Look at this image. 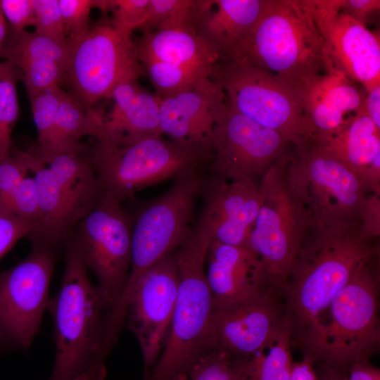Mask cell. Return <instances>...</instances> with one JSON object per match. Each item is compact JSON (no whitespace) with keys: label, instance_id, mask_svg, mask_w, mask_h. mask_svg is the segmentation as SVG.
I'll return each instance as SVG.
<instances>
[{"label":"cell","instance_id":"obj_1","mask_svg":"<svg viewBox=\"0 0 380 380\" xmlns=\"http://www.w3.org/2000/svg\"><path fill=\"white\" fill-rule=\"evenodd\" d=\"M376 239L360 224L308 227L282 296L293 336L326 309L362 265L379 256Z\"/></svg>","mask_w":380,"mask_h":380},{"label":"cell","instance_id":"obj_2","mask_svg":"<svg viewBox=\"0 0 380 380\" xmlns=\"http://www.w3.org/2000/svg\"><path fill=\"white\" fill-rule=\"evenodd\" d=\"M229 61L261 69L302 95L334 71L311 0H265L258 23Z\"/></svg>","mask_w":380,"mask_h":380},{"label":"cell","instance_id":"obj_3","mask_svg":"<svg viewBox=\"0 0 380 380\" xmlns=\"http://www.w3.org/2000/svg\"><path fill=\"white\" fill-rule=\"evenodd\" d=\"M66 241L61 285L46 308L56 342L49 380H105L103 343L110 311L74 246Z\"/></svg>","mask_w":380,"mask_h":380},{"label":"cell","instance_id":"obj_4","mask_svg":"<svg viewBox=\"0 0 380 380\" xmlns=\"http://www.w3.org/2000/svg\"><path fill=\"white\" fill-rule=\"evenodd\" d=\"M372 258L362 265L326 309L298 336L304 357L346 373L369 360L380 343L379 273Z\"/></svg>","mask_w":380,"mask_h":380},{"label":"cell","instance_id":"obj_5","mask_svg":"<svg viewBox=\"0 0 380 380\" xmlns=\"http://www.w3.org/2000/svg\"><path fill=\"white\" fill-rule=\"evenodd\" d=\"M210 240L195 228L175 251L178 287L165 345L146 380H175L213 350L215 310L205 274Z\"/></svg>","mask_w":380,"mask_h":380},{"label":"cell","instance_id":"obj_6","mask_svg":"<svg viewBox=\"0 0 380 380\" xmlns=\"http://www.w3.org/2000/svg\"><path fill=\"white\" fill-rule=\"evenodd\" d=\"M284 176L310 224L362 226L368 204L379 194L360 175L309 144L289 152Z\"/></svg>","mask_w":380,"mask_h":380},{"label":"cell","instance_id":"obj_7","mask_svg":"<svg viewBox=\"0 0 380 380\" xmlns=\"http://www.w3.org/2000/svg\"><path fill=\"white\" fill-rule=\"evenodd\" d=\"M86 157L101 194L120 202L144 188L203 171L212 159L162 134L126 143L96 140Z\"/></svg>","mask_w":380,"mask_h":380},{"label":"cell","instance_id":"obj_8","mask_svg":"<svg viewBox=\"0 0 380 380\" xmlns=\"http://www.w3.org/2000/svg\"><path fill=\"white\" fill-rule=\"evenodd\" d=\"M68 58L60 87L87 110L110 97L120 84L144 75L137 45L103 14L84 34L68 39Z\"/></svg>","mask_w":380,"mask_h":380},{"label":"cell","instance_id":"obj_9","mask_svg":"<svg viewBox=\"0 0 380 380\" xmlns=\"http://www.w3.org/2000/svg\"><path fill=\"white\" fill-rule=\"evenodd\" d=\"M205 175L196 172L174 180L167 191L146 203L132 217L131 266L122 294L113 308L118 318L126 316L139 278L184 241Z\"/></svg>","mask_w":380,"mask_h":380},{"label":"cell","instance_id":"obj_10","mask_svg":"<svg viewBox=\"0 0 380 380\" xmlns=\"http://www.w3.org/2000/svg\"><path fill=\"white\" fill-rule=\"evenodd\" d=\"M210 79L234 110L279 133L295 147L308 144L303 95L298 91L261 69L234 61L219 62Z\"/></svg>","mask_w":380,"mask_h":380},{"label":"cell","instance_id":"obj_11","mask_svg":"<svg viewBox=\"0 0 380 380\" xmlns=\"http://www.w3.org/2000/svg\"><path fill=\"white\" fill-rule=\"evenodd\" d=\"M287 154L263 175L258 186L260 207L244 246L262 262L270 287L281 296L303 236L310 225L284 179V164Z\"/></svg>","mask_w":380,"mask_h":380},{"label":"cell","instance_id":"obj_12","mask_svg":"<svg viewBox=\"0 0 380 380\" xmlns=\"http://www.w3.org/2000/svg\"><path fill=\"white\" fill-rule=\"evenodd\" d=\"M132 217L114 197L101 194L68 239L96 275L110 313L127 284L131 266ZM110 315V314H109Z\"/></svg>","mask_w":380,"mask_h":380},{"label":"cell","instance_id":"obj_13","mask_svg":"<svg viewBox=\"0 0 380 380\" xmlns=\"http://www.w3.org/2000/svg\"><path fill=\"white\" fill-rule=\"evenodd\" d=\"M54 249L34 246L15 266L0 272V346L26 350L39 331L50 298Z\"/></svg>","mask_w":380,"mask_h":380},{"label":"cell","instance_id":"obj_14","mask_svg":"<svg viewBox=\"0 0 380 380\" xmlns=\"http://www.w3.org/2000/svg\"><path fill=\"white\" fill-rule=\"evenodd\" d=\"M289 144L279 133L237 113L227 103L213 127V157L207 168L213 176L227 181L254 182L289 153Z\"/></svg>","mask_w":380,"mask_h":380},{"label":"cell","instance_id":"obj_15","mask_svg":"<svg viewBox=\"0 0 380 380\" xmlns=\"http://www.w3.org/2000/svg\"><path fill=\"white\" fill-rule=\"evenodd\" d=\"M177 287L174 251L146 271L132 290L125 320L141 348L143 380L148 378L167 341Z\"/></svg>","mask_w":380,"mask_h":380},{"label":"cell","instance_id":"obj_16","mask_svg":"<svg viewBox=\"0 0 380 380\" xmlns=\"http://www.w3.org/2000/svg\"><path fill=\"white\" fill-rule=\"evenodd\" d=\"M332 69L366 91L380 84L379 34L341 11L342 0H311Z\"/></svg>","mask_w":380,"mask_h":380},{"label":"cell","instance_id":"obj_17","mask_svg":"<svg viewBox=\"0 0 380 380\" xmlns=\"http://www.w3.org/2000/svg\"><path fill=\"white\" fill-rule=\"evenodd\" d=\"M200 196L203 203L197 232L210 242L244 246L261 204L255 182L205 177Z\"/></svg>","mask_w":380,"mask_h":380},{"label":"cell","instance_id":"obj_18","mask_svg":"<svg viewBox=\"0 0 380 380\" xmlns=\"http://www.w3.org/2000/svg\"><path fill=\"white\" fill-rule=\"evenodd\" d=\"M280 295L266 291L252 298L215 308L213 350L234 359L248 357L270 338L286 316Z\"/></svg>","mask_w":380,"mask_h":380},{"label":"cell","instance_id":"obj_19","mask_svg":"<svg viewBox=\"0 0 380 380\" xmlns=\"http://www.w3.org/2000/svg\"><path fill=\"white\" fill-rule=\"evenodd\" d=\"M227 106L221 87L210 77L174 95L161 99L162 135L180 145L213 157L210 137L214 125Z\"/></svg>","mask_w":380,"mask_h":380},{"label":"cell","instance_id":"obj_20","mask_svg":"<svg viewBox=\"0 0 380 380\" xmlns=\"http://www.w3.org/2000/svg\"><path fill=\"white\" fill-rule=\"evenodd\" d=\"M205 267L215 308L274 290L262 262L245 246L210 242Z\"/></svg>","mask_w":380,"mask_h":380},{"label":"cell","instance_id":"obj_21","mask_svg":"<svg viewBox=\"0 0 380 380\" xmlns=\"http://www.w3.org/2000/svg\"><path fill=\"white\" fill-rule=\"evenodd\" d=\"M265 4V0H193L188 20L224 62L252 31Z\"/></svg>","mask_w":380,"mask_h":380},{"label":"cell","instance_id":"obj_22","mask_svg":"<svg viewBox=\"0 0 380 380\" xmlns=\"http://www.w3.org/2000/svg\"><path fill=\"white\" fill-rule=\"evenodd\" d=\"M0 58L17 69L30 99L45 89L60 85L68 58V44L34 31L9 27Z\"/></svg>","mask_w":380,"mask_h":380},{"label":"cell","instance_id":"obj_23","mask_svg":"<svg viewBox=\"0 0 380 380\" xmlns=\"http://www.w3.org/2000/svg\"><path fill=\"white\" fill-rule=\"evenodd\" d=\"M365 99L355 83L340 72L318 78L303 94L308 144H319L334 134L349 115L365 108Z\"/></svg>","mask_w":380,"mask_h":380},{"label":"cell","instance_id":"obj_24","mask_svg":"<svg viewBox=\"0 0 380 380\" xmlns=\"http://www.w3.org/2000/svg\"><path fill=\"white\" fill-rule=\"evenodd\" d=\"M113 103L103 115L101 136L97 141L126 143L161 135V99L142 87L138 80L125 81L112 91Z\"/></svg>","mask_w":380,"mask_h":380},{"label":"cell","instance_id":"obj_25","mask_svg":"<svg viewBox=\"0 0 380 380\" xmlns=\"http://www.w3.org/2000/svg\"><path fill=\"white\" fill-rule=\"evenodd\" d=\"M189 9L158 30L143 33L136 43L139 59L160 61L210 77L220 58L191 25Z\"/></svg>","mask_w":380,"mask_h":380},{"label":"cell","instance_id":"obj_26","mask_svg":"<svg viewBox=\"0 0 380 380\" xmlns=\"http://www.w3.org/2000/svg\"><path fill=\"white\" fill-rule=\"evenodd\" d=\"M56 180L74 228L96 205L101 191L95 172L86 155L76 153H39Z\"/></svg>","mask_w":380,"mask_h":380},{"label":"cell","instance_id":"obj_27","mask_svg":"<svg viewBox=\"0 0 380 380\" xmlns=\"http://www.w3.org/2000/svg\"><path fill=\"white\" fill-rule=\"evenodd\" d=\"M312 145L334 157L366 180L368 167L380 153V129L368 117L364 108L349 115L341 128L328 139Z\"/></svg>","mask_w":380,"mask_h":380},{"label":"cell","instance_id":"obj_28","mask_svg":"<svg viewBox=\"0 0 380 380\" xmlns=\"http://www.w3.org/2000/svg\"><path fill=\"white\" fill-rule=\"evenodd\" d=\"M293 327L286 315L268 340L252 355L242 358L240 380H290Z\"/></svg>","mask_w":380,"mask_h":380},{"label":"cell","instance_id":"obj_29","mask_svg":"<svg viewBox=\"0 0 380 380\" xmlns=\"http://www.w3.org/2000/svg\"><path fill=\"white\" fill-rule=\"evenodd\" d=\"M103 115L87 110L72 94L63 90L57 115V129L63 152L86 155L89 146L82 142L84 137L99 139Z\"/></svg>","mask_w":380,"mask_h":380},{"label":"cell","instance_id":"obj_30","mask_svg":"<svg viewBox=\"0 0 380 380\" xmlns=\"http://www.w3.org/2000/svg\"><path fill=\"white\" fill-rule=\"evenodd\" d=\"M63 90L60 86H54L30 99L37 130V144L32 150L37 153H63L57 129V115Z\"/></svg>","mask_w":380,"mask_h":380},{"label":"cell","instance_id":"obj_31","mask_svg":"<svg viewBox=\"0 0 380 380\" xmlns=\"http://www.w3.org/2000/svg\"><path fill=\"white\" fill-rule=\"evenodd\" d=\"M20 77L9 62L0 61V162L12 151L11 134L19 118L17 84Z\"/></svg>","mask_w":380,"mask_h":380},{"label":"cell","instance_id":"obj_32","mask_svg":"<svg viewBox=\"0 0 380 380\" xmlns=\"http://www.w3.org/2000/svg\"><path fill=\"white\" fill-rule=\"evenodd\" d=\"M144 71L155 89V94L163 99L189 89L210 77L182 66L153 59H139Z\"/></svg>","mask_w":380,"mask_h":380},{"label":"cell","instance_id":"obj_33","mask_svg":"<svg viewBox=\"0 0 380 380\" xmlns=\"http://www.w3.org/2000/svg\"><path fill=\"white\" fill-rule=\"evenodd\" d=\"M149 0H96V8L110 19L119 31L132 35L139 29L148 14Z\"/></svg>","mask_w":380,"mask_h":380},{"label":"cell","instance_id":"obj_34","mask_svg":"<svg viewBox=\"0 0 380 380\" xmlns=\"http://www.w3.org/2000/svg\"><path fill=\"white\" fill-rule=\"evenodd\" d=\"M242 358L234 359L212 350L186 372L189 380H240Z\"/></svg>","mask_w":380,"mask_h":380},{"label":"cell","instance_id":"obj_35","mask_svg":"<svg viewBox=\"0 0 380 380\" xmlns=\"http://www.w3.org/2000/svg\"><path fill=\"white\" fill-rule=\"evenodd\" d=\"M1 205L32 224L34 230L40 220V210L33 176L27 175Z\"/></svg>","mask_w":380,"mask_h":380},{"label":"cell","instance_id":"obj_36","mask_svg":"<svg viewBox=\"0 0 380 380\" xmlns=\"http://www.w3.org/2000/svg\"><path fill=\"white\" fill-rule=\"evenodd\" d=\"M32 3L34 32L58 42L68 44L58 0H32Z\"/></svg>","mask_w":380,"mask_h":380},{"label":"cell","instance_id":"obj_37","mask_svg":"<svg viewBox=\"0 0 380 380\" xmlns=\"http://www.w3.org/2000/svg\"><path fill=\"white\" fill-rule=\"evenodd\" d=\"M30 151L12 149L11 156L0 162V204L30 172Z\"/></svg>","mask_w":380,"mask_h":380},{"label":"cell","instance_id":"obj_38","mask_svg":"<svg viewBox=\"0 0 380 380\" xmlns=\"http://www.w3.org/2000/svg\"><path fill=\"white\" fill-rule=\"evenodd\" d=\"M58 4L68 39L87 32L96 0H58Z\"/></svg>","mask_w":380,"mask_h":380},{"label":"cell","instance_id":"obj_39","mask_svg":"<svg viewBox=\"0 0 380 380\" xmlns=\"http://www.w3.org/2000/svg\"><path fill=\"white\" fill-rule=\"evenodd\" d=\"M192 0H149L147 17L139 28L143 32H153L185 11Z\"/></svg>","mask_w":380,"mask_h":380},{"label":"cell","instance_id":"obj_40","mask_svg":"<svg viewBox=\"0 0 380 380\" xmlns=\"http://www.w3.org/2000/svg\"><path fill=\"white\" fill-rule=\"evenodd\" d=\"M33 225L0 204V260L22 238L28 237Z\"/></svg>","mask_w":380,"mask_h":380},{"label":"cell","instance_id":"obj_41","mask_svg":"<svg viewBox=\"0 0 380 380\" xmlns=\"http://www.w3.org/2000/svg\"><path fill=\"white\" fill-rule=\"evenodd\" d=\"M0 8L11 29L25 30L33 26L34 14L32 0H0Z\"/></svg>","mask_w":380,"mask_h":380},{"label":"cell","instance_id":"obj_42","mask_svg":"<svg viewBox=\"0 0 380 380\" xmlns=\"http://www.w3.org/2000/svg\"><path fill=\"white\" fill-rule=\"evenodd\" d=\"M380 9L379 0H342L341 11L366 25V20Z\"/></svg>","mask_w":380,"mask_h":380},{"label":"cell","instance_id":"obj_43","mask_svg":"<svg viewBox=\"0 0 380 380\" xmlns=\"http://www.w3.org/2000/svg\"><path fill=\"white\" fill-rule=\"evenodd\" d=\"M347 380H380V370L369 360L353 364L346 373Z\"/></svg>","mask_w":380,"mask_h":380},{"label":"cell","instance_id":"obj_44","mask_svg":"<svg viewBox=\"0 0 380 380\" xmlns=\"http://www.w3.org/2000/svg\"><path fill=\"white\" fill-rule=\"evenodd\" d=\"M364 106L368 117L380 129V84L367 91Z\"/></svg>","mask_w":380,"mask_h":380},{"label":"cell","instance_id":"obj_45","mask_svg":"<svg viewBox=\"0 0 380 380\" xmlns=\"http://www.w3.org/2000/svg\"><path fill=\"white\" fill-rule=\"evenodd\" d=\"M314 366L304 357L301 361L293 362L290 380H319Z\"/></svg>","mask_w":380,"mask_h":380},{"label":"cell","instance_id":"obj_46","mask_svg":"<svg viewBox=\"0 0 380 380\" xmlns=\"http://www.w3.org/2000/svg\"><path fill=\"white\" fill-rule=\"evenodd\" d=\"M317 365L315 372L319 380H347L346 374L322 365Z\"/></svg>","mask_w":380,"mask_h":380},{"label":"cell","instance_id":"obj_47","mask_svg":"<svg viewBox=\"0 0 380 380\" xmlns=\"http://www.w3.org/2000/svg\"><path fill=\"white\" fill-rule=\"evenodd\" d=\"M9 31V25L0 8V53L2 46Z\"/></svg>","mask_w":380,"mask_h":380},{"label":"cell","instance_id":"obj_48","mask_svg":"<svg viewBox=\"0 0 380 380\" xmlns=\"http://www.w3.org/2000/svg\"><path fill=\"white\" fill-rule=\"evenodd\" d=\"M175 380H189L188 376L186 374H183L179 375L177 379Z\"/></svg>","mask_w":380,"mask_h":380},{"label":"cell","instance_id":"obj_49","mask_svg":"<svg viewBox=\"0 0 380 380\" xmlns=\"http://www.w3.org/2000/svg\"><path fill=\"white\" fill-rule=\"evenodd\" d=\"M2 350H3V349H2V348H1V346H0V353L2 352Z\"/></svg>","mask_w":380,"mask_h":380}]
</instances>
